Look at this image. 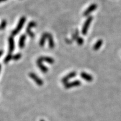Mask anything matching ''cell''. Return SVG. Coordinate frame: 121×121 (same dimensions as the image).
I'll return each mask as SVG.
<instances>
[{"label":"cell","mask_w":121,"mask_h":121,"mask_svg":"<svg viewBox=\"0 0 121 121\" xmlns=\"http://www.w3.org/2000/svg\"><path fill=\"white\" fill-rule=\"evenodd\" d=\"M25 22H26V17H25V16H22V17L20 18L19 22H18V24L17 26H16V28H15L13 31H12L11 33L12 37H14V36L16 35H17L18 33L20 31V30H22V29L23 28Z\"/></svg>","instance_id":"cell-1"},{"label":"cell","mask_w":121,"mask_h":121,"mask_svg":"<svg viewBox=\"0 0 121 121\" xmlns=\"http://www.w3.org/2000/svg\"><path fill=\"white\" fill-rule=\"evenodd\" d=\"M92 20H93V16H90L87 18V19L86 20V21L85 22L82 29V34L83 35H86L87 34L89 28V26H90Z\"/></svg>","instance_id":"cell-2"},{"label":"cell","mask_w":121,"mask_h":121,"mask_svg":"<svg viewBox=\"0 0 121 121\" xmlns=\"http://www.w3.org/2000/svg\"><path fill=\"white\" fill-rule=\"evenodd\" d=\"M36 26H37V23L33 21V22H30L28 24V26H27V28L26 29V33L28 34V35L29 36L30 38H34L35 35L34 33L31 31V29L34 28V27H35Z\"/></svg>","instance_id":"cell-3"},{"label":"cell","mask_w":121,"mask_h":121,"mask_svg":"<svg viewBox=\"0 0 121 121\" xmlns=\"http://www.w3.org/2000/svg\"><path fill=\"white\" fill-rule=\"evenodd\" d=\"M29 77L31 78H32V79L34 80V82L37 84L39 86H41L43 85V80H42L41 78H39L38 76L37 75H35V74L33 73V72H30L29 74Z\"/></svg>","instance_id":"cell-4"},{"label":"cell","mask_w":121,"mask_h":121,"mask_svg":"<svg viewBox=\"0 0 121 121\" xmlns=\"http://www.w3.org/2000/svg\"><path fill=\"white\" fill-rule=\"evenodd\" d=\"M96 8H97V4H91L90 6H89L88 8H87L86 10L84 12L83 15H84V16H88L89 15H90V13H91L93 11H95V10L96 9Z\"/></svg>","instance_id":"cell-5"},{"label":"cell","mask_w":121,"mask_h":121,"mask_svg":"<svg viewBox=\"0 0 121 121\" xmlns=\"http://www.w3.org/2000/svg\"><path fill=\"white\" fill-rule=\"evenodd\" d=\"M76 75H77V73L75 71L71 72L70 73H69L68 75H66V76H65L64 78L62 79L61 80L62 82L63 83V84H66V83H67L68 81H69V79L75 78L76 76Z\"/></svg>","instance_id":"cell-6"},{"label":"cell","mask_w":121,"mask_h":121,"mask_svg":"<svg viewBox=\"0 0 121 121\" xmlns=\"http://www.w3.org/2000/svg\"><path fill=\"white\" fill-rule=\"evenodd\" d=\"M9 53H12L15 49V42H14V39L13 37H10L9 38Z\"/></svg>","instance_id":"cell-7"},{"label":"cell","mask_w":121,"mask_h":121,"mask_svg":"<svg viewBox=\"0 0 121 121\" xmlns=\"http://www.w3.org/2000/svg\"><path fill=\"white\" fill-rule=\"evenodd\" d=\"M42 62L43 61L40 60V58H39L37 60V64L38 65V67L39 68V69H40L43 73H47V72H48V69L46 66H44V65L42 63Z\"/></svg>","instance_id":"cell-8"},{"label":"cell","mask_w":121,"mask_h":121,"mask_svg":"<svg viewBox=\"0 0 121 121\" xmlns=\"http://www.w3.org/2000/svg\"><path fill=\"white\" fill-rule=\"evenodd\" d=\"M80 84H81V82L79 80H75V81H72V82L66 83L65 85V87L66 89H69L73 87L78 86Z\"/></svg>","instance_id":"cell-9"},{"label":"cell","mask_w":121,"mask_h":121,"mask_svg":"<svg viewBox=\"0 0 121 121\" xmlns=\"http://www.w3.org/2000/svg\"><path fill=\"white\" fill-rule=\"evenodd\" d=\"M80 76L83 79H84L86 81H89V82H91V81H93V78L92 77L91 75H89V74L86 73L85 72H82L80 73Z\"/></svg>","instance_id":"cell-10"},{"label":"cell","mask_w":121,"mask_h":121,"mask_svg":"<svg viewBox=\"0 0 121 121\" xmlns=\"http://www.w3.org/2000/svg\"><path fill=\"white\" fill-rule=\"evenodd\" d=\"M26 36L25 34H22L20 36L19 42V47L20 48H23L25 46V42L26 40Z\"/></svg>","instance_id":"cell-11"},{"label":"cell","mask_w":121,"mask_h":121,"mask_svg":"<svg viewBox=\"0 0 121 121\" xmlns=\"http://www.w3.org/2000/svg\"><path fill=\"white\" fill-rule=\"evenodd\" d=\"M47 39L48 40V43H49V48H51V49L54 48V46H55V44H54V42L52 34H50V33H48Z\"/></svg>","instance_id":"cell-12"},{"label":"cell","mask_w":121,"mask_h":121,"mask_svg":"<svg viewBox=\"0 0 121 121\" xmlns=\"http://www.w3.org/2000/svg\"><path fill=\"white\" fill-rule=\"evenodd\" d=\"M48 37V33H43V34L42 35L41 38H40V41H39V45H40L41 47H43L44 45L45 44V40L47 39Z\"/></svg>","instance_id":"cell-13"},{"label":"cell","mask_w":121,"mask_h":121,"mask_svg":"<svg viewBox=\"0 0 121 121\" xmlns=\"http://www.w3.org/2000/svg\"><path fill=\"white\" fill-rule=\"evenodd\" d=\"M40 58L42 61H45L48 63H49V64H53L54 62V60L52 58L49 57H47V56H44V57H39Z\"/></svg>","instance_id":"cell-14"},{"label":"cell","mask_w":121,"mask_h":121,"mask_svg":"<svg viewBox=\"0 0 121 121\" xmlns=\"http://www.w3.org/2000/svg\"><path fill=\"white\" fill-rule=\"evenodd\" d=\"M103 43V42L102 39H99V40H98V41L96 42V43L95 44V45H94L93 50H94L95 51H98V50L100 49V48L102 47Z\"/></svg>","instance_id":"cell-15"},{"label":"cell","mask_w":121,"mask_h":121,"mask_svg":"<svg viewBox=\"0 0 121 121\" xmlns=\"http://www.w3.org/2000/svg\"><path fill=\"white\" fill-rule=\"evenodd\" d=\"M13 56L12 55L11 53H9L6 56V57H5V58L4 59V63H7L9 61H10L12 59H13Z\"/></svg>","instance_id":"cell-16"},{"label":"cell","mask_w":121,"mask_h":121,"mask_svg":"<svg viewBox=\"0 0 121 121\" xmlns=\"http://www.w3.org/2000/svg\"><path fill=\"white\" fill-rule=\"evenodd\" d=\"M7 25V22L5 20H4L2 21L1 22V25H0V30H4L5 29L6 26Z\"/></svg>","instance_id":"cell-17"},{"label":"cell","mask_w":121,"mask_h":121,"mask_svg":"<svg viewBox=\"0 0 121 121\" xmlns=\"http://www.w3.org/2000/svg\"><path fill=\"white\" fill-rule=\"evenodd\" d=\"M22 57V54L21 53H16L13 56V60H18Z\"/></svg>","instance_id":"cell-18"},{"label":"cell","mask_w":121,"mask_h":121,"mask_svg":"<svg viewBox=\"0 0 121 121\" xmlns=\"http://www.w3.org/2000/svg\"><path fill=\"white\" fill-rule=\"evenodd\" d=\"M78 38V30H76L75 33L72 35V40H76Z\"/></svg>","instance_id":"cell-19"},{"label":"cell","mask_w":121,"mask_h":121,"mask_svg":"<svg viewBox=\"0 0 121 121\" xmlns=\"http://www.w3.org/2000/svg\"><path fill=\"white\" fill-rule=\"evenodd\" d=\"M77 43L79 45H82L83 43H84V39H83L81 37H78V39H76Z\"/></svg>","instance_id":"cell-20"},{"label":"cell","mask_w":121,"mask_h":121,"mask_svg":"<svg viewBox=\"0 0 121 121\" xmlns=\"http://www.w3.org/2000/svg\"><path fill=\"white\" fill-rule=\"evenodd\" d=\"M3 53H4V51L2 50H0V57L2 56Z\"/></svg>","instance_id":"cell-21"},{"label":"cell","mask_w":121,"mask_h":121,"mask_svg":"<svg viewBox=\"0 0 121 121\" xmlns=\"http://www.w3.org/2000/svg\"><path fill=\"white\" fill-rule=\"evenodd\" d=\"M7 0H0V3L2 2H4V1H6Z\"/></svg>","instance_id":"cell-22"},{"label":"cell","mask_w":121,"mask_h":121,"mask_svg":"<svg viewBox=\"0 0 121 121\" xmlns=\"http://www.w3.org/2000/svg\"><path fill=\"white\" fill-rule=\"evenodd\" d=\"M1 65L0 64V72H1Z\"/></svg>","instance_id":"cell-23"},{"label":"cell","mask_w":121,"mask_h":121,"mask_svg":"<svg viewBox=\"0 0 121 121\" xmlns=\"http://www.w3.org/2000/svg\"><path fill=\"white\" fill-rule=\"evenodd\" d=\"M39 121H45L44 120V119H40V120Z\"/></svg>","instance_id":"cell-24"}]
</instances>
